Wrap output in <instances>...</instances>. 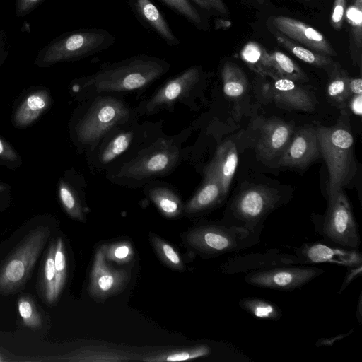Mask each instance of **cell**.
<instances>
[{
    "label": "cell",
    "mask_w": 362,
    "mask_h": 362,
    "mask_svg": "<svg viewBox=\"0 0 362 362\" xmlns=\"http://www.w3.org/2000/svg\"><path fill=\"white\" fill-rule=\"evenodd\" d=\"M169 69L170 64L163 59L146 54L134 56L74 80L71 93L79 101L99 95L122 96L148 88Z\"/></svg>",
    "instance_id": "cell-1"
},
{
    "label": "cell",
    "mask_w": 362,
    "mask_h": 362,
    "mask_svg": "<svg viewBox=\"0 0 362 362\" xmlns=\"http://www.w3.org/2000/svg\"><path fill=\"white\" fill-rule=\"evenodd\" d=\"M139 115L122 96L99 95L81 101L69 122L71 141L80 152L93 150L112 130L138 120Z\"/></svg>",
    "instance_id": "cell-2"
},
{
    "label": "cell",
    "mask_w": 362,
    "mask_h": 362,
    "mask_svg": "<svg viewBox=\"0 0 362 362\" xmlns=\"http://www.w3.org/2000/svg\"><path fill=\"white\" fill-rule=\"evenodd\" d=\"M184 152L178 136H162L160 133L108 171L107 177L116 184L139 187L172 173L184 158Z\"/></svg>",
    "instance_id": "cell-3"
},
{
    "label": "cell",
    "mask_w": 362,
    "mask_h": 362,
    "mask_svg": "<svg viewBox=\"0 0 362 362\" xmlns=\"http://www.w3.org/2000/svg\"><path fill=\"white\" fill-rule=\"evenodd\" d=\"M348 116L346 112L342 111L335 125L315 127L321 156L328 169L327 197L343 190L356 173L354 137Z\"/></svg>",
    "instance_id": "cell-4"
},
{
    "label": "cell",
    "mask_w": 362,
    "mask_h": 362,
    "mask_svg": "<svg viewBox=\"0 0 362 362\" xmlns=\"http://www.w3.org/2000/svg\"><path fill=\"white\" fill-rule=\"evenodd\" d=\"M158 129L154 124H141L138 120L114 129L86 154L90 168L95 173H107L159 135Z\"/></svg>",
    "instance_id": "cell-5"
},
{
    "label": "cell",
    "mask_w": 362,
    "mask_h": 362,
    "mask_svg": "<svg viewBox=\"0 0 362 362\" xmlns=\"http://www.w3.org/2000/svg\"><path fill=\"white\" fill-rule=\"evenodd\" d=\"M115 37L103 29H80L63 33L39 50L34 64L48 68L56 64L74 62L110 47Z\"/></svg>",
    "instance_id": "cell-6"
},
{
    "label": "cell",
    "mask_w": 362,
    "mask_h": 362,
    "mask_svg": "<svg viewBox=\"0 0 362 362\" xmlns=\"http://www.w3.org/2000/svg\"><path fill=\"white\" fill-rule=\"evenodd\" d=\"M262 230L252 231L221 221L206 223L190 230L189 245L204 257L238 252L259 243Z\"/></svg>",
    "instance_id": "cell-7"
},
{
    "label": "cell",
    "mask_w": 362,
    "mask_h": 362,
    "mask_svg": "<svg viewBox=\"0 0 362 362\" xmlns=\"http://www.w3.org/2000/svg\"><path fill=\"white\" fill-rule=\"evenodd\" d=\"M284 202L277 191L262 185L244 188L233 199L224 218L228 225L249 230H262L264 221Z\"/></svg>",
    "instance_id": "cell-8"
},
{
    "label": "cell",
    "mask_w": 362,
    "mask_h": 362,
    "mask_svg": "<svg viewBox=\"0 0 362 362\" xmlns=\"http://www.w3.org/2000/svg\"><path fill=\"white\" fill-rule=\"evenodd\" d=\"M49 234L46 226L33 228L6 258L0 269L1 292H15L25 284Z\"/></svg>",
    "instance_id": "cell-9"
},
{
    "label": "cell",
    "mask_w": 362,
    "mask_h": 362,
    "mask_svg": "<svg viewBox=\"0 0 362 362\" xmlns=\"http://www.w3.org/2000/svg\"><path fill=\"white\" fill-rule=\"evenodd\" d=\"M315 231L323 240L341 247L359 249L361 238L351 204L344 190L327 197V208L313 219Z\"/></svg>",
    "instance_id": "cell-10"
},
{
    "label": "cell",
    "mask_w": 362,
    "mask_h": 362,
    "mask_svg": "<svg viewBox=\"0 0 362 362\" xmlns=\"http://www.w3.org/2000/svg\"><path fill=\"white\" fill-rule=\"evenodd\" d=\"M202 69L193 66L163 83L136 108L139 115L151 116L162 110L173 111L178 103L188 105L201 82Z\"/></svg>",
    "instance_id": "cell-11"
},
{
    "label": "cell",
    "mask_w": 362,
    "mask_h": 362,
    "mask_svg": "<svg viewBox=\"0 0 362 362\" xmlns=\"http://www.w3.org/2000/svg\"><path fill=\"white\" fill-rule=\"evenodd\" d=\"M323 273V269L313 264L279 266L250 271L245 281L259 288L290 291L300 288Z\"/></svg>",
    "instance_id": "cell-12"
},
{
    "label": "cell",
    "mask_w": 362,
    "mask_h": 362,
    "mask_svg": "<svg viewBox=\"0 0 362 362\" xmlns=\"http://www.w3.org/2000/svg\"><path fill=\"white\" fill-rule=\"evenodd\" d=\"M300 264L329 263L346 267L362 265L359 249L341 247L325 240L305 243L293 250Z\"/></svg>",
    "instance_id": "cell-13"
},
{
    "label": "cell",
    "mask_w": 362,
    "mask_h": 362,
    "mask_svg": "<svg viewBox=\"0 0 362 362\" xmlns=\"http://www.w3.org/2000/svg\"><path fill=\"white\" fill-rule=\"evenodd\" d=\"M320 156L316 128L306 127L293 134L286 148L278 158L276 165L304 168Z\"/></svg>",
    "instance_id": "cell-14"
},
{
    "label": "cell",
    "mask_w": 362,
    "mask_h": 362,
    "mask_svg": "<svg viewBox=\"0 0 362 362\" xmlns=\"http://www.w3.org/2000/svg\"><path fill=\"white\" fill-rule=\"evenodd\" d=\"M273 83L265 86L264 93L276 105L290 110L313 112L316 107L314 95L300 86L298 83L285 78L272 79Z\"/></svg>",
    "instance_id": "cell-15"
},
{
    "label": "cell",
    "mask_w": 362,
    "mask_h": 362,
    "mask_svg": "<svg viewBox=\"0 0 362 362\" xmlns=\"http://www.w3.org/2000/svg\"><path fill=\"white\" fill-rule=\"evenodd\" d=\"M49 88L35 86L18 98L12 112V123L16 128L24 129L37 122L52 105Z\"/></svg>",
    "instance_id": "cell-16"
},
{
    "label": "cell",
    "mask_w": 362,
    "mask_h": 362,
    "mask_svg": "<svg viewBox=\"0 0 362 362\" xmlns=\"http://www.w3.org/2000/svg\"><path fill=\"white\" fill-rule=\"evenodd\" d=\"M129 279L127 271L115 269L107 264L101 247L97 250L89 286V292L93 297L100 299L110 297L120 291Z\"/></svg>",
    "instance_id": "cell-17"
},
{
    "label": "cell",
    "mask_w": 362,
    "mask_h": 362,
    "mask_svg": "<svg viewBox=\"0 0 362 362\" xmlns=\"http://www.w3.org/2000/svg\"><path fill=\"white\" fill-rule=\"evenodd\" d=\"M272 23L281 33L314 52L324 55H337L325 36L305 23L284 16H274Z\"/></svg>",
    "instance_id": "cell-18"
},
{
    "label": "cell",
    "mask_w": 362,
    "mask_h": 362,
    "mask_svg": "<svg viewBox=\"0 0 362 362\" xmlns=\"http://www.w3.org/2000/svg\"><path fill=\"white\" fill-rule=\"evenodd\" d=\"M298 264H300L298 259L293 252H281L279 250L273 249L264 252L230 257L221 267L225 273L235 274L273 267Z\"/></svg>",
    "instance_id": "cell-19"
},
{
    "label": "cell",
    "mask_w": 362,
    "mask_h": 362,
    "mask_svg": "<svg viewBox=\"0 0 362 362\" xmlns=\"http://www.w3.org/2000/svg\"><path fill=\"white\" fill-rule=\"evenodd\" d=\"M293 126L279 119H270L262 125L257 144L259 154L265 160L279 158L293 136Z\"/></svg>",
    "instance_id": "cell-20"
},
{
    "label": "cell",
    "mask_w": 362,
    "mask_h": 362,
    "mask_svg": "<svg viewBox=\"0 0 362 362\" xmlns=\"http://www.w3.org/2000/svg\"><path fill=\"white\" fill-rule=\"evenodd\" d=\"M84 186L82 176L72 169L64 173L57 185L58 197L62 208L70 217L80 221L84 219L81 200Z\"/></svg>",
    "instance_id": "cell-21"
},
{
    "label": "cell",
    "mask_w": 362,
    "mask_h": 362,
    "mask_svg": "<svg viewBox=\"0 0 362 362\" xmlns=\"http://www.w3.org/2000/svg\"><path fill=\"white\" fill-rule=\"evenodd\" d=\"M225 197L216 175L207 166L204 183L186 203L183 210L188 214H199L212 209Z\"/></svg>",
    "instance_id": "cell-22"
},
{
    "label": "cell",
    "mask_w": 362,
    "mask_h": 362,
    "mask_svg": "<svg viewBox=\"0 0 362 362\" xmlns=\"http://www.w3.org/2000/svg\"><path fill=\"white\" fill-rule=\"evenodd\" d=\"M238 163L236 146L233 141H227L218 148L208 165L216 175L225 197L228 192Z\"/></svg>",
    "instance_id": "cell-23"
},
{
    "label": "cell",
    "mask_w": 362,
    "mask_h": 362,
    "mask_svg": "<svg viewBox=\"0 0 362 362\" xmlns=\"http://www.w3.org/2000/svg\"><path fill=\"white\" fill-rule=\"evenodd\" d=\"M146 187L148 197L163 215L175 218L181 214L184 206L180 196L170 185L152 180Z\"/></svg>",
    "instance_id": "cell-24"
},
{
    "label": "cell",
    "mask_w": 362,
    "mask_h": 362,
    "mask_svg": "<svg viewBox=\"0 0 362 362\" xmlns=\"http://www.w3.org/2000/svg\"><path fill=\"white\" fill-rule=\"evenodd\" d=\"M139 16L169 45H180L161 12L151 0H132Z\"/></svg>",
    "instance_id": "cell-25"
},
{
    "label": "cell",
    "mask_w": 362,
    "mask_h": 362,
    "mask_svg": "<svg viewBox=\"0 0 362 362\" xmlns=\"http://www.w3.org/2000/svg\"><path fill=\"white\" fill-rule=\"evenodd\" d=\"M241 58L254 71L272 79L280 78L271 55L260 45L250 42L241 51Z\"/></svg>",
    "instance_id": "cell-26"
},
{
    "label": "cell",
    "mask_w": 362,
    "mask_h": 362,
    "mask_svg": "<svg viewBox=\"0 0 362 362\" xmlns=\"http://www.w3.org/2000/svg\"><path fill=\"white\" fill-rule=\"evenodd\" d=\"M276 40L279 44L289 50L293 55L300 60L317 67L322 68L329 73V76L337 72L339 67L336 65L327 55H324L313 50L298 45L284 36L278 35Z\"/></svg>",
    "instance_id": "cell-27"
},
{
    "label": "cell",
    "mask_w": 362,
    "mask_h": 362,
    "mask_svg": "<svg viewBox=\"0 0 362 362\" xmlns=\"http://www.w3.org/2000/svg\"><path fill=\"white\" fill-rule=\"evenodd\" d=\"M224 94L230 98H240L247 90V81L244 72L235 64L226 62L221 69Z\"/></svg>",
    "instance_id": "cell-28"
},
{
    "label": "cell",
    "mask_w": 362,
    "mask_h": 362,
    "mask_svg": "<svg viewBox=\"0 0 362 362\" xmlns=\"http://www.w3.org/2000/svg\"><path fill=\"white\" fill-rule=\"evenodd\" d=\"M238 305L242 310L258 319L277 321L283 315L277 304L258 297L243 298L239 300Z\"/></svg>",
    "instance_id": "cell-29"
},
{
    "label": "cell",
    "mask_w": 362,
    "mask_h": 362,
    "mask_svg": "<svg viewBox=\"0 0 362 362\" xmlns=\"http://www.w3.org/2000/svg\"><path fill=\"white\" fill-rule=\"evenodd\" d=\"M56 240L50 244L42 266L40 288L42 298L47 303H53L57 299L55 296L56 272L54 253Z\"/></svg>",
    "instance_id": "cell-30"
},
{
    "label": "cell",
    "mask_w": 362,
    "mask_h": 362,
    "mask_svg": "<svg viewBox=\"0 0 362 362\" xmlns=\"http://www.w3.org/2000/svg\"><path fill=\"white\" fill-rule=\"evenodd\" d=\"M349 76L342 70L339 69L330 76L327 86V95L329 100L340 108H344L351 97L347 87Z\"/></svg>",
    "instance_id": "cell-31"
},
{
    "label": "cell",
    "mask_w": 362,
    "mask_h": 362,
    "mask_svg": "<svg viewBox=\"0 0 362 362\" xmlns=\"http://www.w3.org/2000/svg\"><path fill=\"white\" fill-rule=\"evenodd\" d=\"M270 55L280 78H288L298 83L308 81L306 74L287 55L279 51H275Z\"/></svg>",
    "instance_id": "cell-32"
},
{
    "label": "cell",
    "mask_w": 362,
    "mask_h": 362,
    "mask_svg": "<svg viewBox=\"0 0 362 362\" xmlns=\"http://www.w3.org/2000/svg\"><path fill=\"white\" fill-rule=\"evenodd\" d=\"M212 351V349L208 344H201L187 349L157 355L144 361L151 362L187 361L208 356Z\"/></svg>",
    "instance_id": "cell-33"
},
{
    "label": "cell",
    "mask_w": 362,
    "mask_h": 362,
    "mask_svg": "<svg viewBox=\"0 0 362 362\" xmlns=\"http://www.w3.org/2000/svg\"><path fill=\"white\" fill-rule=\"evenodd\" d=\"M18 310L23 324L28 328L36 330L41 327L42 319L35 303L29 295H22L18 300Z\"/></svg>",
    "instance_id": "cell-34"
},
{
    "label": "cell",
    "mask_w": 362,
    "mask_h": 362,
    "mask_svg": "<svg viewBox=\"0 0 362 362\" xmlns=\"http://www.w3.org/2000/svg\"><path fill=\"white\" fill-rule=\"evenodd\" d=\"M151 240L158 255L167 266L177 270L184 269L179 253L171 245L156 235H152Z\"/></svg>",
    "instance_id": "cell-35"
},
{
    "label": "cell",
    "mask_w": 362,
    "mask_h": 362,
    "mask_svg": "<svg viewBox=\"0 0 362 362\" xmlns=\"http://www.w3.org/2000/svg\"><path fill=\"white\" fill-rule=\"evenodd\" d=\"M127 354L108 351L83 350L69 356V361H123L132 359Z\"/></svg>",
    "instance_id": "cell-36"
},
{
    "label": "cell",
    "mask_w": 362,
    "mask_h": 362,
    "mask_svg": "<svg viewBox=\"0 0 362 362\" xmlns=\"http://www.w3.org/2000/svg\"><path fill=\"white\" fill-rule=\"evenodd\" d=\"M54 267L56 272L55 296L58 299L66 281L67 271L64 245L61 238L56 240Z\"/></svg>",
    "instance_id": "cell-37"
},
{
    "label": "cell",
    "mask_w": 362,
    "mask_h": 362,
    "mask_svg": "<svg viewBox=\"0 0 362 362\" xmlns=\"http://www.w3.org/2000/svg\"><path fill=\"white\" fill-rule=\"evenodd\" d=\"M106 260L119 264L127 263L134 257V250L127 241L117 242L101 247Z\"/></svg>",
    "instance_id": "cell-38"
},
{
    "label": "cell",
    "mask_w": 362,
    "mask_h": 362,
    "mask_svg": "<svg viewBox=\"0 0 362 362\" xmlns=\"http://www.w3.org/2000/svg\"><path fill=\"white\" fill-rule=\"evenodd\" d=\"M175 11L179 13L197 26L202 23V18L197 10L189 0H162Z\"/></svg>",
    "instance_id": "cell-39"
},
{
    "label": "cell",
    "mask_w": 362,
    "mask_h": 362,
    "mask_svg": "<svg viewBox=\"0 0 362 362\" xmlns=\"http://www.w3.org/2000/svg\"><path fill=\"white\" fill-rule=\"evenodd\" d=\"M23 161L20 154L13 146L0 136V165L16 169L22 165Z\"/></svg>",
    "instance_id": "cell-40"
},
{
    "label": "cell",
    "mask_w": 362,
    "mask_h": 362,
    "mask_svg": "<svg viewBox=\"0 0 362 362\" xmlns=\"http://www.w3.org/2000/svg\"><path fill=\"white\" fill-rule=\"evenodd\" d=\"M362 9L355 5L351 6L346 12L348 21L352 27V33L356 45L361 46L362 39Z\"/></svg>",
    "instance_id": "cell-41"
},
{
    "label": "cell",
    "mask_w": 362,
    "mask_h": 362,
    "mask_svg": "<svg viewBox=\"0 0 362 362\" xmlns=\"http://www.w3.org/2000/svg\"><path fill=\"white\" fill-rule=\"evenodd\" d=\"M44 1L45 0H14L16 16L18 18L27 16L40 6Z\"/></svg>",
    "instance_id": "cell-42"
},
{
    "label": "cell",
    "mask_w": 362,
    "mask_h": 362,
    "mask_svg": "<svg viewBox=\"0 0 362 362\" xmlns=\"http://www.w3.org/2000/svg\"><path fill=\"white\" fill-rule=\"evenodd\" d=\"M346 0H335L331 21L333 28L339 30L341 28L345 14Z\"/></svg>",
    "instance_id": "cell-43"
},
{
    "label": "cell",
    "mask_w": 362,
    "mask_h": 362,
    "mask_svg": "<svg viewBox=\"0 0 362 362\" xmlns=\"http://www.w3.org/2000/svg\"><path fill=\"white\" fill-rule=\"evenodd\" d=\"M200 7L226 14L227 8L222 0H193Z\"/></svg>",
    "instance_id": "cell-44"
},
{
    "label": "cell",
    "mask_w": 362,
    "mask_h": 362,
    "mask_svg": "<svg viewBox=\"0 0 362 362\" xmlns=\"http://www.w3.org/2000/svg\"><path fill=\"white\" fill-rule=\"evenodd\" d=\"M346 269L347 272L339 288V294L341 293L355 279L361 276L362 265L346 267Z\"/></svg>",
    "instance_id": "cell-45"
},
{
    "label": "cell",
    "mask_w": 362,
    "mask_h": 362,
    "mask_svg": "<svg viewBox=\"0 0 362 362\" xmlns=\"http://www.w3.org/2000/svg\"><path fill=\"white\" fill-rule=\"evenodd\" d=\"M347 105L354 115L361 117L362 115V94L351 95Z\"/></svg>",
    "instance_id": "cell-46"
},
{
    "label": "cell",
    "mask_w": 362,
    "mask_h": 362,
    "mask_svg": "<svg viewBox=\"0 0 362 362\" xmlns=\"http://www.w3.org/2000/svg\"><path fill=\"white\" fill-rule=\"evenodd\" d=\"M348 90L350 95L362 94V80L361 78H348Z\"/></svg>",
    "instance_id": "cell-47"
},
{
    "label": "cell",
    "mask_w": 362,
    "mask_h": 362,
    "mask_svg": "<svg viewBox=\"0 0 362 362\" xmlns=\"http://www.w3.org/2000/svg\"><path fill=\"white\" fill-rule=\"evenodd\" d=\"M11 187L5 182H0V208L6 206L11 199Z\"/></svg>",
    "instance_id": "cell-48"
},
{
    "label": "cell",
    "mask_w": 362,
    "mask_h": 362,
    "mask_svg": "<svg viewBox=\"0 0 362 362\" xmlns=\"http://www.w3.org/2000/svg\"><path fill=\"white\" fill-rule=\"evenodd\" d=\"M8 53V50L5 47L0 48V68L7 59Z\"/></svg>",
    "instance_id": "cell-49"
},
{
    "label": "cell",
    "mask_w": 362,
    "mask_h": 362,
    "mask_svg": "<svg viewBox=\"0 0 362 362\" xmlns=\"http://www.w3.org/2000/svg\"><path fill=\"white\" fill-rule=\"evenodd\" d=\"M361 293L359 296V300H358V305H357V310H356V313H357V318H358V320L359 322V323L361 324V316H362V313H361V307H362V299H361Z\"/></svg>",
    "instance_id": "cell-50"
},
{
    "label": "cell",
    "mask_w": 362,
    "mask_h": 362,
    "mask_svg": "<svg viewBox=\"0 0 362 362\" xmlns=\"http://www.w3.org/2000/svg\"><path fill=\"white\" fill-rule=\"evenodd\" d=\"M6 45V35L4 32L0 28V48Z\"/></svg>",
    "instance_id": "cell-51"
},
{
    "label": "cell",
    "mask_w": 362,
    "mask_h": 362,
    "mask_svg": "<svg viewBox=\"0 0 362 362\" xmlns=\"http://www.w3.org/2000/svg\"><path fill=\"white\" fill-rule=\"evenodd\" d=\"M355 6L358 8L362 9V0H356Z\"/></svg>",
    "instance_id": "cell-52"
},
{
    "label": "cell",
    "mask_w": 362,
    "mask_h": 362,
    "mask_svg": "<svg viewBox=\"0 0 362 362\" xmlns=\"http://www.w3.org/2000/svg\"><path fill=\"white\" fill-rule=\"evenodd\" d=\"M256 1L259 4H263L266 0H256ZM307 1H310V0H307Z\"/></svg>",
    "instance_id": "cell-53"
}]
</instances>
